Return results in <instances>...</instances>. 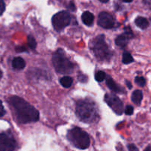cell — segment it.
Here are the masks:
<instances>
[{
  "instance_id": "12",
  "label": "cell",
  "mask_w": 151,
  "mask_h": 151,
  "mask_svg": "<svg viewBox=\"0 0 151 151\" xmlns=\"http://www.w3.org/2000/svg\"><path fill=\"white\" fill-rule=\"evenodd\" d=\"M26 66L25 60L21 57H16L13 58L12 61V66L13 69H17V70H22Z\"/></svg>"
},
{
  "instance_id": "22",
  "label": "cell",
  "mask_w": 151,
  "mask_h": 151,
  "mask_svg": "<svg viewBox=\"0 0 151 151\" xmlns=\"http://www.w3.org/2000/svg\"><path fill=\"white\" fill-rule=\"evenodd\" d=\"M4 10H5V4L4 1L0 0V16L4 13Z\"/></svg>"
},
{
  "instance_id": "21",
  "label": "cell",
  "mask_w": 151,
  "mask_h": 151,
  "mask_svg": "<svg viewBox=\"0 0 151 151\" xmlns=\"http://www.w3.org/2000/svg\"><path fill=\"white\" fill-rule=\"evenodd\" d=\"M125 113L127 115H131L134 113V107L131 106H128L125 109Z\"/></svg>"
},
{
  "instance_id": "9",
  "label": "cell",
  "mask_w": 151,
  "mask_h": 151,
  "mask_svg": "<svg viewBox=\"0 0 151 151\" xmlns=\"http://www.w3.org/2000/svg\"><path fill=\"white\" fill-rule=\"evenodd\" d=\"M98 24L105 29H111L114 26V19L110 13L103 11L99 14Z\"/></svg>"
},
{
  "instance_id": "29",
  "label": "cell",
  "mask_w": 151,
  "mask_h": 151,
  "mask_svg": "<svg viewBox=\"0 0 151 151\" xmlns=\"http://www.w3.org/2000/svg\"><path fill=\"white\" fill-rule=\"evenodd\" d=\"M1 77H2V72H1V69H0V79L1 78Z\"/></svg>"
},
{
  "instance_id": "14",
  "label": "cell",
  "mask_w": 151,
  "mask_h": 151,
  "mask_svg": "<svg viewBox=\"0 0 151 151\" xmlns=\"http://www.w3.org/2000/svg\"><path fill=\"white\" fill-rule=\"evenodd\" d=\"M142 98V91H140V90H136V91H134V92H133L132 96H131V100H132L133 103H135L137 106L141 104Z\"/></svg>"
},
{
  "instance_id": "26",
  "label": "cell",
  "mask_w": 151,
  "mask_h": 151,
  "mask_svg": "<svg viewBox=\"0 0 151 151\" xmlns=\"http://www.w3.org/2000/svg\"><path fill=\"white\" fill-rule=\"evenodd\" d=\"M68 8H69L70 10H72V11H73V10H75V9H76V8H75V4H74L73 2H71L70 4H69Z\"/></svg>"
},
{
  "instance_id": "7",
  "label": "cell",
  "mask_w": 151,
  "mask_h": 151,
  "mask_svg": "<svg viewBox=\"0 0 151 151\" xmlns=\"http://www.w3.org/2000/svg\"><path fill=\"white\" fill-rule=\"evenodd\" d=\"M105 102L116 114L121 115L123 113V103L115 94H106L105 96Z\"/></svg>"
},
{
  "instance_id": "2",
  "label": "cell",
  "mask_w": 151,
  "mask_h": 151,
  "mask_svg": "<svg viewBox=\"0 0 151 151\" xmlns=\"http://www.w3.org/2000/svg\"><path fill=\"white\" fill-rule=\"evenodd\" d=\"M76 115L79 119L86 123H91L97 119V109L91 100H80L76 105Z\"/></svg>"
},
{
  "instance_id": "1",
  "label": "cell",
  "mask_w": 151,
  "mask_h": 151,
  "mask_svg": "<svg viewBox=\"0 0 151 151\" xmlns=\"http://www.w3.org/2000/svg\"><path fill=\"white\" fill-rule=\"evenodd\" d=\"M8 101L13 106L17 119L21 123L37 122L39 119V113L37 109L24 99L17 96H12Z\"/></svg>"
},
{
  "instance_id": "24",
  "label": "cell",
  "mask_w": 151,
  "mask_h": 151,
  "mask_svg": "<svg viewBox=\"0 0 151 151\" xmlns=\"http://www.w3.org/2000/svg\"><path fill=\"white\" fill-rule=\"evenodd\" d=\"M128 150H129V151H139L137 146L134 144H131L128 145Z\"/></svg>"
},
{
  "instance_id": "18",
  "label": "cell",
  "mask_w": 151,
  "mask_h": 151,
  "mask_svg": "<svg viewBox=\"0 0 151 151\" xmlns=\"http://www.w3.org/2000/svg\"><path fill=\"white\" fill-rule=\"evenodd\" d=\"M106 78V75L104 72L103 71H98L97 73L95 74V79L96 81L98 82H102L104 81Z\"/></svg>"
},
{
  "instance_id": "28",
  "label": "cell",
  "mask_w": 151,
  "mask_h": 151,
  "mask_svg": "<svg viewBox=\"0 0 151 151\" xmlns=\"http://www.w3.org/2000/svg\"><path fill=\"white\" fill-rule=\"evenodd\" d=\"M144 151H151V146H148L147 147H146V149Z\"/></svg>"
},
{
  "instance_id": "3",
  "label": "cell",
  "mask_w": 151,
  "mask_h": 151,
  "mask_svg": "<svg viewBox=\"0 0 151 151\" xmlns=\"http://www.w3.org/2000/svg\"><path fill=\"white\" fill-rule=\"evenodd\" d=\"M90 47L94 52V56L100 61L110 60L112 56L111 52L109 50L105 41L103 35H98L91 41Z\"/></svg>"
},
{
  "instance_id": "19",
  "label": "cell",
  "mask_w": 151,
  "mask_h": 151,
  "mask_svg": "<svg viewBox=\"0 0 151 151\" xmlns=\"http://www.w3.org/2000/svg\"><path fill=\"white\" fill-rule=\"evenodd\" d=\"M27 44L28 45H29V48L32 49V50H34V49L36 48V46H37L36 41H35V38H34L32 36H31V35H29V36H28Z\"/></svg>"
},
{
  "instance_id": "6",
  "label": "cell",
  "mask_w": 151,
  "mask_h": 151,
  "mask_svg": "<svg viewBox=\"0 0 151 151\" xmlns=\"http://www.w3.org/2000/svg\"><path fill=\"white\" fill-rule=\"evenodd\" d=\"M72 21V16L70 13L66 11H60L56 13L52 17V22L55 29L60 32L67 26H69Z\"/></svg>"
},
{
  "instance_id": "11",
  "label": "cell",
  "mask_w": 151,
  "mask_h": 151,
  "mask_svg": "<svg viewBox=\"0 0 151 151\" xmlns=\"http://www.w3.org/2000/svg\"><path fill=\"white\" fill-rule=\"evenodd\" d=\"M106 85L111 91L115 93H122L124 90L115 83V81L110 77H106Z\"/></svg>"
},
{
  "instance_id": "10",
  "label": "cell",
  "mask_w": 151,
  "mask_h": 151,
  "mask_svg": "<svg viewBox=\"0 0 151 151\" xmlns=\"http://www.w3.org/2000/svg\"><path fill=\"white\" fill-rule=\"evenodd\" d=\"M133 37H134V33H133L131 27H127L125 28V32L116 37V39H115V43L119 47H124L128 44L129 40L132 38Z\"/></svg>"
},
{
  "instance_id": "25",
  "label": "cell",
  "mask_w": 151,
  "mask_h": 151,
  "mask_svg": "<svg viewBox=\"0 0 151 151\" xmlns=\"http://www.w3.org/2000/svg\"><path fill=\"white\" fill-rule=\"evenodd\" d=\"M78 79H79V81H81V82L86 83L87 81V77L85 76V75H79Z\"/></svg>"
},
{
  "instance_id": "15",
  "label": "cell",
  "mask_w": 151,
  "mask_h": 151,
  "mask_svg": "<svg viewBox=\"0 0 151 151\" xmlns=\"http://www.w3.org/2000/svg\"><path fill=\"white\" fill-rule=\"evenodd\" d=\"M135 24L138 27L142 29H146L149 26V22L147 19L145 17H142V16H139L136 19Z\"/></svg>"
},
{
  "instance_id": "13",
  "label": "cell",
  "mask_w": 151,
  "mask_h": 151,
  "mask_svg": "<svg viewBox=\"0 0 151 151\" xmlns=\"http://www.w3.org/2000/svg\"><path fill=\"white\" fill-rule=\"evenodd\" d=\"M81 18H82L83 22L86 25H87V26H91L93 24V22H94V15L88 11L84 12L82 14Z\"/></svg>"
},
{
  "instance_id": "8",
  "label": "cell",
  "mask_w": 151,
  "mask_h": 151,
  "mask_svg": "<svg viewBox=\"0 0 151 151\" xmlns=\"http://www.w3.org/2000/svg\"><path fill=\"white\" fill-rule=\"evenodd\" d=\"M16 147V140L12 135L6 133L0 134V151H13Z\"/></svg>"
},
{
  "instance_id": "17",
  "label": "cell",
  "mask_w": 151,
  "mask_h": 151,
  "mask_svg": "<svg viewBox=\"0 0 151 151\" xmlns=\"http://www.w3.org/2000/svg\"><path fill=\"white\" fill-rule=\"evenodd\" d=\"M134 61V60L131 53L126 51L124 52L123 54H122V63H125V64H129Z\"/></svg>"
},
{
  "instance_id": "23",
  "label": "cell",
  "mask_w": 151,
  "mask_h": 151,
  "mask_svg": "<svg viewBox=\"0 0 151 151\" xmlns=\"http://www.w3.org/2000/svg\"><path fill=\"white\" fill-rule=\"evenodd\" d=\"M4 114H5V110H4V106H3L2 103H1V101L0 100V117L4 116Z\"/></svg>"
},
{
  "instance_id": "4",
  "label": "cell",
  "mask_w": 151,
  "mask_h": 151,
  "mask_svg": "<svg viewBox=\"0 0 151 151\" xmlns=\"http://www.w3.org/2000/svg\"><path fill=\"white\" fill-rule=\"evenodd\" d=\"M53 66L56 72L60 74H70L74 70V65L65 55L62 50H58L52 56Z\"/></svg>"
},
{
  "instance_id": "16",
  "label": "cell",
  "mask_w": 151,
  "mask_h": 151,
  "mask_svg": "<svg viewBox=\"0 0 151 151\" xmlns=\"http://www.w3.org/2000/svg\"><path fill=\"white\" fill-rule=\"evenodd\" d=\"M60 83L61 86L64 88H70L73 83V80L69 76H64L60 80Z\"/></svg>"
},
{
  "instance_id": "30",
  "label": "cell",
  "mask_w": 151,
  "mask_h": 151,
  "mask_svg": "<svg viewBox=\"0 0 151 151\" xmlns=\"http://www.w3.org/2000/svg\"><path fill=\"white\" fill-rule=\"evenodd\" d=\"M108 0H106V1H100V2H102V3H107L108 2Z\"/></svg>"
},
{
  "instance_id": "27",
  "label": "cell",
  "mask_w": 151,
  "mask_h": 151,
  "mask_svg": "<svg viewBox=\"0 0 151 151\" xmlns=\"http://www.w3.org/2000/svg\"><path fill=\"white\" fill-rule=\"evenodd\" d=\"M125 82H126V85L128 86V87L129 88V89H131V88H132V85H131V82H130V81H125Z\"/></svg>"
},
{
  "instance_id": "5",
  "label": "cell",
  "mask_w": 151,
  "mask_h": 151,
  "mask_svg": "<svg viewBox=\"0 0 151 151\" xmlns=\"http://www.w3.org/2000/svg\"><path fill=\"white\" fill-rule=\"evenodd\" d=\"M67 138L75 147L79 149H86L90 145V138L88 134L81 128L76 127L68 132Z\"/></svg>"
},
{
  "instance_id": "20",
  "label": "cell",
  "mask_w": 151,
  "mask_h": 151,
  "mask_svg": "<svg viewBox=\"0 0 151 151\" xmlns=\"http://www.w3.org/2000/svg\"><path fill=\"white\" fill-rule=\"evenodd\" d=\"M135 83L140 87H143L145 86L146 84V81L143 77H136L135 78Z\"/></svg>"
}]
</instances>
